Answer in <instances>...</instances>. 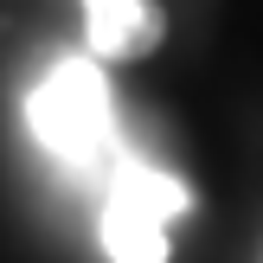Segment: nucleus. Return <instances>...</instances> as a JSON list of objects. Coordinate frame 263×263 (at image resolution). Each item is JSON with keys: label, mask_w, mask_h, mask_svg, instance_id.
<instances>
[{"label": "nucleus", "mask_w": 263, "mask_h": 263, "mask_svg": "<svg viewBox=\"0 0 263 263\" xmlns=\"http://www.w3.org/2000/svg\"><path fill=\"white\" fill-rule=\"evenodd\" d=\"M32 135L77 174H97V167L122 161L109 84H103L97 58H58V71L32 90Z\"/></svg>", "instance_id": "nucleus-1"}, {"label": "nucleus", "mask_w": 263, "mask_h": 263, "mask_svg": "<svg viewBox=\"0 0 263 263\" xmlns=\"http://www.w3.org/2000/svg\"><path fill=\"white\" fill-rule=\"evenodd\" d=\"M84 32L97 58H141V51L161 45L167 20L148 0H84Z\"/></svg>", "instance_id": "nucleus-3"}, {"label": "nucleus", "mask_w": 263, "mask_h": 263, "mask_svg": "<svg viewBox=\"0 0 263 263\" xmlns=\"http://www.w3.org/2000/svg\"><path fill=\"white\" fill-rule=\"evenodd\" d=\"M180 212H186V186L122 154L103 193V251L116 263H167V218Z\"/></svg>", "instance_id": "nucleus-2"}]
</instances>
